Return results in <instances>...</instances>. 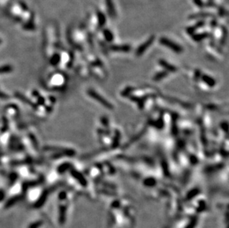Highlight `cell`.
<instances>
[{"mask_svg": "<svg viewBox=\"0 0 229 228\" xmlns=\"http://www.w3.org/2000/svg\"><path fill=\"white\" fill-rule=\"evenodd\" d=\"M88 93L92 98L99 101L101 104H102L104 107H107V109H113V106L111 105V104H110L105 98H102V95L98 94L96 91H94L93 90H90V91H89Z\"/></svg>", "mask_w": 229, "mask_h": 228, "instance_id": "obj_2", "label": "cell"}, {"mask_svg": "<svg viewBox=\"0 0 229 228\" xmlns=\"http://www.w3.org/2000/svg\"><path fill=\"white\" fill-rule=\"evenodd\" d=\"M161 44L165 45V47H168L170 50L176 52V53H181L182 51V48L179 45V44H176L175 42L172 41L171 40H169L167 38H162L160 39Z\"/></svg>", "mask_w": 229, "mask_h": 228, "instance_id": "obj_1", "label": "cell"}, {"mask_svg": "<svg viewBox=\"0 0 229 228\" xmlns=\"http://www.w3.org/2000/svg\"><path fill=\"white\" fill-rule=\"evenodd\" d=\"M46 198H47V194H45V192H44V194H42V195L41 196V198H39V199L37 201H36V203L35 204L34 207H36V208H39V207H42L43 204H44V201H45Z\"/></svg>", "mask_w": 229, "mask_h": 228, "instance_id": "obj_3", "label": "cell"}, {"mask_svg": "<svg viewBox=\"0 0 229 228\" xmlns=\"http://www.w3.org/2000/svg\"><path fill=\"white\" fill-rule=\"evenodd\" d=\"M59 220H60L61 223L64 222V208H61L60 209V217H59Z\"/></svg>", "mask_w": 229, "mask_h": 228, "instance_id": "obj_9", "label": "cell"}, {"mask_svg": "<svg viewBox=\"0 0 229 228\" xmlns=\"http://www.w3.org/2000/svg\"><path fill=\"white\" fill-rule=\"evenodd\" d=\"M4 198V193L3 192V191L0 190V201H2Z\"/></svg>", "mask_w": 229, "mask_h": 228, "instance_id": "obj_10", "label": "cell"}, {"mask_svg": "<svg viewBox=\"0 0 229 228\" xmlns=\"http://www.w3.org/2000/svg\"><path fill=\"white\" fill-rule=\"evenodd\" d=\"M107 1V10H108L110 14H114V8H113V4L112 2V0H106Z\"/></svg>", "mask_w": 229, "mask_h": 228, "instance_id": "obj_6", "label": "cell"}, {"mask_svg": "<svg viewBox=\"0 0 229 228\" xmlns=\"http://www.w3.org/2000/svg\"><path fill=\"white\" fill-rule=\"evenodd\" d=\"M19 200V197H14V198H10V200H8L7 201V202L6 203L5 206H4V208H8V207H11V206H13V204H15V203L16 202V201Z\"/></svg>", "mask_w": 229, "mask_h": 228, "instance_id": "obj_4", "label": "cell"}, {"mask_svg": "<svg viewBox=\"0 0 229 228\" xmlns=\"http://www.w3.org/2000/svg\"><path fill=\"white\" fill-rule=\"evenodd\" d=\"M42 224H43V221H36V222L32 223V224H30V226H29L28 228H39V227H40L42 225Z\"/></svg>", "mask_w": 229, "mask_h": 228, "instance_id": "obj_8", "label": "cell"}, {"mask_svg": "<svg viewBox=\"0 0 229 228\" xmlns=\"http://www.w3.org/2000/svg\"><path fill=\"white\" fill-rule=\"evenodd\" d=\"M113 48H114L113 49L114 50H118V51H127V50H129L128 46H120V47L114 46Z\"/></svg>", "mask_w": 229, "mask_h": 228, "instance_id": "obj_7", "label": "cell"}, {"mask_svg": "<svg viewBox=\"0 0 229 228\" xmlns=\"http://www.w3.org/2000/svg\"><path fill=\"white\" fill-rule=\"evenodd\" d=\"M204 81H206V83L208 84V85L209 87H213L215 85V81L213 79V78H210V76H205L203 77Z\"/></svg>", "mask_w": 229, "mask_h": 228, "instance_id": "obj_5", "label": "cell"}]
</instances>
